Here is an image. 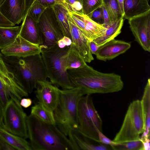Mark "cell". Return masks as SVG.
I'll return each instance as SVG.
<instances>
[{"label":"cell","mask_w":150,"mask_h":150,"mask_svg":"<svg viewBox=\"0 0 150 150\" xmlns=\"http://www.w3.org/2000/svg\"><path fill=\"white\" fill-rule=\"evenodd\" d=\"M67 72L71 82L84 95L118 92L124 87L119 75L99 72L87 64L79 68L68 70Z\"/></svg>","instance_id":"1"},{"label":"cell","mask_w":150,"mask_h":150,"mask_svg":"<svg viewBox=\"0 0 150 150\" xmlns=\"http://www.w3.org/2000/svg\"><path fill=\"white\" fill-rule=\"evenodd\" d=\"M27 125L32 150H75L68 137L55 124L44 122L30 114L27 116Z\"/></svg>","instance_id":"2"},{"label":"cell","mask_w":150,"mask_h":150,"mask_svg":"<svg viewBox=\"0 0 150 150\" xmlns=\"http://www.w3.org/2000/svg\"><path fill=\"white\" fill-rule=\"evenodd\" d=\"M1 54L17 83L28 94L36 89L38 81H46L48 78L41 54L25 57Z\"/></svg>","instance_id":"3"},{"label":"cell","mask_w":150,"mask_h":150,"mask_svg":"<svg viewBox=\"0 0 150 150\" xmlns=\"http://www.w3.org/2000/svg\"><path fill=\"white\" fill-rule=\"evenodd\" d=\"M84 96L79 88L60 89L58 101L53 113L55 124L66 136L78 129L77 107L81 97Z\"/></svg>","instance_id":"4"},{"label":"cell","mask_w":150,"mask_h":150,"mask_svg":"<svg viewBox=\"0 0 150 150\" xmlns=\"http://www.w3.org/2000/svg\"><path fill=\"white\" fill-rule=\"evenodd\" d=\"M69 46L61 48L56 44L50 47L43 48L41 53L50 81L63 89L76 87L70 81L62 63V57Z\"/></svg>","instance_id":"5"},{"label":"cell","mask_w":150,"mask_h":150,"mask_svg":"<svg viewBox=\"0 0 150 150\" xmlns=\"http://www.w3.org/2000/svg\"><path fill=\"white\" fill-rule=\"evenodd\" d=\"M77 121L79 131L91 140L99 143L98 132H102L103 122L91 95H85L80 98L77 107Z\"/></svg>","instance_id":"6"},{"label":"cell","mask_w":150,"mask_h":150,"mask_svg":"<svg viewBox=\"0 0 150 150\" xmlns=\"http://www.w3.org/2000/svg\"><path fill=\"white\" fill-rule=\"evenodd\" d=\"M144 130L143 114L141 100L129 104L122 126L113 141L122 143L138 140Z\"/></svg>","instance_id":"7"},{"label":"cell","mask_w":150,"mask_h":150,"mask_svg":"<svg viewBox=\"0 0 150 150\" xmlns=\"http://www.w3.org/2000/svg\"><path fill=\"white\" fill-rule=\"evenodd\" d=\"M20 100L11 96L5 106L3 128L8 132L25 138H28L27 116L20 104Z\"/></svg>","instance_id":"8"},{"label":"cell","mask_w":150,"mask_h":150,"mask_svg":"<svg viewBox=\"0 0 150 150\" xmlns=\"http://www.w3.org/2000/svg\"><path fill=\"white\" fill-rule=\"evenodd\" d=\"M38 23L44 48L54 46L64 36L52 7L45 9Z\"/></svg>","instance_id":"9"},{"label":"cell","mask_w":150,"mask_h":150,"mask_svg":"<svg viewBox=\"0 0 150 150\" xmlns=\"http://www.w3.org/2000/svg\"><path fill=\"white\" fill-rule=\"evenodd\" d=\"M135 40L146 51L150 52V10L128 19Z\"/></svg>","instance_id":"10"},{"label":"cell","mask_w":150,"mask_h":150,"mask_svg":"<svg viewBox=\"0 0 150 150\" xmlns=\"http://www.w3.org/2000/svg\"><path fill=\"white\" fill-rule=\"evenodd\" d=\"M43 48L42 45L31 43L19 35L12 44L1 50V53L6 56L25 57L41 54Z\"/></svg>","instance_id":"11"},{"label":"cell","mask_w":150,"mask_h":150,"mask_svg":"<svg viewBox=\"0 0 150 150\" xmlns=\"http://www.w3.org/2000/svg\"><path fill=\"white\" fill-rule=\"evenodd\" d=\"M68 13L78 27L90 41L102 36L106 28L98 24L83 13L69 11Z\"/></svg>","instance_id":"12"},{"label":"cell","mask_w":150,"mask_h":150,"mask_svg":"<svg viewBox=\"0 0 150 150\" xmlns=\"http://www.w3.org/2000/svg\"><path fill=\"white\" fill-rule=\"evenodd\" d=\"M36 89L38 102L53 112L58 101L59 89L47 80L38 81Z\"/></svg>","instance_id":"13"},{"label":"cell","mask_w":150,"mask_h":150,"mask_svg":"<svg viewBox=\"0 0 150 150\" xmlns=\"http://www.w3.org/2000/svg\"><path fill=\"white\" fill-rule=\"evenodd\" d=\"M67 19L70 27L72 43L86 62L90 63L94 60L90 49L91 41L85 36L78 27L68 13V12Z\"/></svg>","instance_id":"14"},{"label":"cell","mask_w":150,"mask_h":150,"mask_svg":"<svg viewBox=\"0 0 150 150\" xmlns=\"http://www.w3.org/2000/svg\"><path fill=\"white\" fill-rule=\"evenodd\" d=\"M131 46L130 43L114 39L100 46L95 55L97 59L106 61L125 53Z\"/></svg>","instance_id":"15"},{"label":"cell","mask_w":150,"mask_h":150,"mask_svg":"<svg viewBox=\"0 0 150 150\" xmlns=\"http://www.w3.org/2000/svg\"><path fill=\"white\" fill-rule=\"evenodd\" d=\"M0 81L3 86L13 96L19 100L28 93L17 83L12 73L9 71L0 53Z\"/></svg>","instance_id":"16"},{"label":"cell","mask_w":150,"mask_h":150,"mask_svg":"<svg viewBox=\"0 0 150 150\" xmlns=\"http://www.w3.org/2000/svg\"><path fill=\"white\" fill-rule=\"evenodd\" d=\"M25 8V0H5L0 6V12L15 25L23 20Z\"/></svg>","instance_id":"17"},{"label":"cell","mask_w":150,"mask_h":150,"mask_svg":"<svg viewBox=\"0 0 150 150\" xmlns=\"http://www.w3.org/2000/svg\"><path fill=\"white\" fill-rule=\"evenodd\" d=\"M23 21L19 35L31 43L42 45V37L38 23L27 14Z\"/></svg>","instance_id":"18"},{"label":"cell","mask_w":150,"mask_h":150,"mask_svg":"<svg viewBox=\"0 0 150 150\" xmlns=\"http://www.w3.org/2000/svg\"><path fill=\"white\" fill-rule=\"evenodd\" d=\"M73 145L75 150H108L110 146L100 143L94 144L89 141L90 139L83 135L77 129L72 130L68 137ZM91 140V139H90Z\"/></svg>","instance_id":"19"},{"label":"cell","mask_w":150,"mask_h":150,"mask_svg":"<svg viewBox=\"0 0 150 150\" xmlns=\"http://www.w3.org/2000/svg\"><path fill=\"white\" fill-rule=\"evenodd\" d=\"M149 0H124V19H129L150 10Z\"/></svg>","instance_id":"20"},{"label":"cell","mask_w":150,"mask_h":150,"mask_svg":"<svg viewBox=\"0 0 150 150\" xmlns=\"http://www.w3.org/2000/svg\"><path fill=\"white\" fill-rule=\"evenodd\" d=\"M62 63L64 69L68 70L77 69L86 64L72 43L67 52L62 57Z\"/></svg>","instance_id":"21"},{"label":"cell","mask_w":150,"mask_h":150,"mask_svg":"<svg viewBox=\"0 0 150 150\" xmlns=\"http://www.w3.org/2000/svg\"><path fill=\"white\" fill-rule=\"evenodd\" d=\"M143 114L144 130L140 137H150V79L149 78L144 88L141 100Z\"/></svg>","instance_id":"22"},{"label":"cell","mask_w":150,"mask_h":150,"mask_svg":"<svg viewBox=\"0 0 150 150\" xmlns=\"http://www.w3.org/2000/svg\"><path fill=\"white\" fill-rule=\"evenodd\" d=\"M0 137L16 150H32L30 143L25 138L12 134L0 127Z\"/></svg>","instance_id":"23"},{"label":"cell","mask_w":150,"mask_h":150,"mask_svg":"<svg viewBox=\"0 0 150 150\" xmlns=\"http://www.w3.org/2000/svg\"><path fill=\"white\" fill-rule=\"evenodd\" d=\"M125 19L122 18L112 23L106 28L104 34L101 36L95 39L94 41L98 46L115 39L121 33Z\"/></svg>","instance_id":"24"},{"label":"cell","mask_w":150,"mask_h":150,"mask_svg":"<svg viewBox=\"0 0 150 150\" xmlns=\"http://www.w3.org/2000/svg\"><path fill=\"white\" fill-rule=\"evenodd\" d=\"M64 36L72 40L69 23L67 19L69 10L63 5L56 4L52 7Z\"/></svg>","instance_id":"25"},{"label":"cell","mask_w":150,"mask_h":150,"mask_svg":"<svg viewBox=\"0 0 150 150\" xmlns=\"http://www.w3.org/2000/svg\"><path fill=\"white\" fill-rule=\"evenodd\" d=\"M21 26L11 27H0V50L12 44L19 35Z\"/></svg>","instance_id":"26"},{"label":"cell","mask_w":150,"mask_h":150,"mask_svg":"<svg viewBox=\"0 0 150 150\" xmlns=\"http://www.w3.org/2000/svg\"><path fill=\"white\" fill-rule=\"evenodd\" d=\"M31 114L44 122L55 124L53 112L39 102L31 107Z\"/></svg>","instance_id":"27"},{"label":"cell","mask_w":150,"mask_h":150,"mask_svg":"<svg viewBox=\"0 0 150 150\" xmlns=\"http://www.w3.org/2000/svg\"><path fill=\"white\" fill-rule=\"evenodd\" d=\"M102 5L108 12L112 23L123 18L117 0H103Z\"/></svg>","instance_id":"28"},{"label":"cell","mask_w":150,"mask_h":150,"mask_svg":"<svg viewBox=\"0 0 150 150\" xmlns=\"http://www.w3.org/2000/svg\"><path fill=\"white\" fill-rule=\"evenodd\" d=\"M143 142L140 138L136 141L116 143L112 149L115 150H143Z\"/></svg>","instance_id":"29"},{"label":"cell","mask_w":150,"mask_h":150,"mask_svg":"<svg viewBox=\"0 0 150 150\" xmlns=\"http://www.w3.org/2000/svg\"><path fill=\"white\" fill-rule=\"evenodd\" d=\"M82 4L83 14L90 18L93 11L102 6L103 0H84Z\"/></svg>","instance_id":"30"},{"label":"cell","mask_w":150,"mask_h":150,"mask_svg":"<svg viewBox=\"0 0 150 150\" xmlns=\"http://www.w3.org/2000/svg\"><path fill=\"white\" fill-rule=\"evenodd\" d=\"M47 8L41 4L34 2L28 9L27 14L38 23L42 14Z\"/></svg>","instance_id":"31"},{"label":"cell","mask_w":150,"mask_h":150,"mask_svg":"<svg viewBox=\"0 0 150 150\" xmlns=\"http://www.w3.org/2000/svg\"><path fill=\"white\" fill-rule=\"evenodd\" d=\"M90 18L98 24L103 25L104 20L102 6L93 11Z\"/></svg>","instance_id":"32"},{"label":"cell","mask_w":150,"mask_h":150,"mask_svg":"<svg viewBox=\"0 0 150 150\" xmlns=\"http://www.w3.org/2000/svg\"><path fill=\"white\" fill-rule=\"evenodd\" d=\"M34 2L41 4L47 8L52 7L56 4H61L70 10L69 7L65 0H36Z\"/></svg>","instance_id":"33"},{"label":"cell","mask_w":150,"mask_h":150,"mask_svg":"<svg viewBox=\"0 0 150 150\" xmlns=\"http://www.w3.org/2000/svg\"><path fill=\"white\" fill-rule=\"evenodd\" d=\"M66 1L69 7L70 11L83 13L81 3L78 0H66Z\"/></svg>","instance_id":"34"},{"label":"cell","mask_w":150,"mask_h":150,"mask_svg":"<svg viewBox=\"0 0 150 150\" xmlns=\"http://www.w3.org/2000/svg\"><path fill=\"white\" fill-rule=\"evenodd\" d=\"M11 95L0 81V101L4 108L9 100Z\"/></svg>","instance_id":"35"},{"label":"cell","mask_w":150,"mask_h":150,"mask_svg":"<svg viewBox=\"0 0 150 150\" xmlns=\"http://www.w3.org/2000/svg\"><path fill=\"white\" fill-rule=\"evenodd\" d=\"M98 138L99 143L110 146L111 148L116 144V142L112 140L105 136L102 132H98Z\"/></svg>","instance_id":"36"},{"label":"cell","mask_w":150,"mask_h":150,"mask_svg":"<svg viewBox=\"0 0 150 150\" xmlns=\"http://www.w3.org/2000/svg\"><path fill=\"white\" fill-rule=\"evenodd\" d=\"M15 25L8 20L0 12V27H11Z\"/></svg>","instance_id":"37"},{"label":"cell","mask_w":150,"mask_h":150,"mask_svg":"<svg viewBox=\"0 0 150 150\" xmlns=\"http://www.w3.org/2000/svg\"><path fill=\"white\" fill-rule=\"evenodd\" d=\"M16 150L0 137V150Z\"/></svg>","instance_id":"38"},{"label":"cell","mask_w":150,"mask_h":150,"mask_svg":"<svg viewBox=\"0 0 150 150\" xmlns=\"http://www.w3.org/2000/svg\"><path fill=\"white\" fill-rule=\"evenodd\" d=\"M102 6L103 10L104 20V22L103 26L106 28L112 23L111 22L109 15L103 5Z\"/></svg>","instance_id":"39"},{"label":"cell","mask_w":150,"mask_h":150,"mask_svg":"<svg viewBox=\"0 0 150 150\" xmlns=\"http://www.w3.org/2000/svg\"><path fill=\"white\" fill-rule=\"evenodd\" d=\"M32 103V100L30 98H23L20 101V105L25 108H27L30 107Z\"/></svg>","instance_id":"40"},{"label":"cell","mask_w":150,"mask_h":150,"mask_svg":"<svg viewBox=\"0 0 150 150\" xmlns=\"http://www.w3.org/2000/svg\"><path fill=\"white\" fill-rule=\"evenodd\" d=\"M36 0H25V8L24 12V19L27 14L28 9L34 2Z\"/></svg>","instance_id":"41"},{"label":"cell","mask_w":150,"mask_h":150,"mask_svg":"<svg viewBox=\"0 0 150 150\" xmlns=\"http://www.w3.org/2000/svg\"><path fill=\"white\" fill-rule=\"evenodd\" d=\"M99 46L93 41H91L90 42V49L92 54L95 55L99 48Z\"/></svg>","instance_id":"42"},{"label":"cell","mask_w":150,"mask_h":150,"mask_svg":"<svg viewBox=\"0 0 150 150\" xmlns=\"http://www.w3.org/2000/svg\"><path fill=\"white\" fill-rule=\"evenodd\" d=\"M4 108L0 101V127L3 128V117Z\"/></svg>","instance_id":"43"},{"label":"cell","mask_w":150,"mask_h":150,"mask_svg":"<svg viewBox=\"0 0 150 150\" xmlns=\"http://www.w3.org/2000/svg\"><path fill=\"white\" fill-rule=\"evenodd\" d=\"M119 4L120 10L122 13L123 18L124 16V13L123 10V1L124 0H117Z\"/></svg>","instance_id":"44"},{"label":"cell","mask_w":150,"mask_h":150,"mask_svg":"<svg viewBox=\"0 0 150 150\" xmlns=\"http://www.w3.org/2000/svg\"><path fill=\"white\" fill-rule=\"evenodd\" d=\"M4 1L5 0H0V6L3 3Z\"/></svg>","instance_id":"45"},{"label":"cell","mask_w":150,"mask_h":150,"mask_svg":"<svg viewBox=\"0 0 150 150\" xmlns=\"http://www.w3.org/2000/svg\"><path fill=\"white\" fill-rule=\"evenodd\" d=\"M78 1L81 3L82 4L84 0H78Z\"/></svg>","instance_id":"46"},{"label":"cell","mask_w":150,"mask_h":150,"mask_svg":"<svg viewBox=\"0 0 150 150\" xmlns=\"http://www.w3.org/2000/svg\"><path fill=\"white\" fill-rule=\"evenodd\" d=\"M66 1V0H65Z\"/></svg>","instance_id":"47"}]
</instances>
